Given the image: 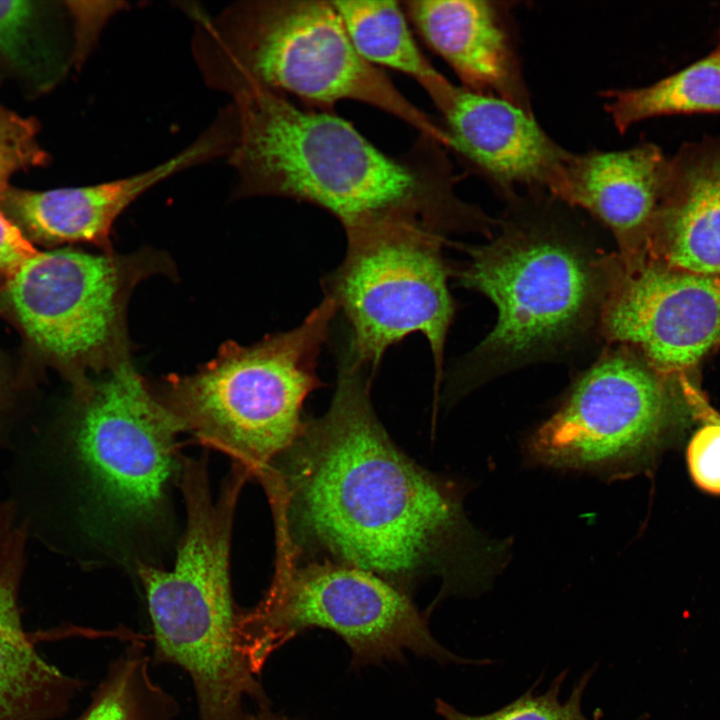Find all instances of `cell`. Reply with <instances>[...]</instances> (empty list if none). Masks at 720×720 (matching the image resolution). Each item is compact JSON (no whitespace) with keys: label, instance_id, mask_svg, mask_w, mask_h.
<instances>
[{"label":"cell","instance_id":"6da1fadb","mask_svg":"<svg viewBox=\"0 0 720 720\" xmlns=\"http://www.w3.org/2000/svg\"><path fill=\"white\" fill-rule=\"evenodd\" d=\"M372 375L345 352L326 413L257 474L278 553L296 550L371 572L404 593L437 576L440 596H476L505 569L512 544L467 518L463 489L391 440L370 399Z\"/></svg>","mask_w":720,"mask_h":720},{"label":"cell","instance_id":"7a4b0ae2","mask_svg":"<svg viewBox=\"0 0 720 720\" xmlns=\"http://www.w3.org/2000/svg\"><path fill=\"white\" fill-rule=\"evenodd\" d=\"M183 432L128 359L72 384L51 422L12 448L10 499L30 538L81 568H165L183 532Z\"/></svg>","mask_w":720,"mask_h":720},{"label":"cell","instance_id":"3957f363","mask_svg":"<svg viewBox=\"0 0 720 720\" xmlns=\"http://www.w3.org/2000/svg\"><path fill=\"white\" fill-rule=\"evenodd\" d=\"M237 134L229 160L237 197L278 196L325 209L349 229L393 214L449 230L467 202L439 143L421 136L411 159L390 157L330 111L253 90L233 99Z\"/></svg>","mask_w":720,"mask_h":720},{"label":"cell","instance_id":"277c9868","mask_svg":"<svg viewBox=\"0 0 720 720\" xmlns=\"http://www.w3.org/2000/svg\"><path fill=\"white\" fill-rule=\"evenodd\" d=\"M495 237L469 254L459 283L486 296L497 320L453 368L447 400L501 373L568 350L594 326L617 265L572 208L543 190L505 201Z\"/></svg>","mask_w":720,"mask_h":720},{"label":"cell","instance_id":"5b68a950","mask_svg":"<svg viewBox=\"0 0 720 720\" xmlns=\"http://www.w3.org/2000/svg\"><path fill=\"white\" fill-rule=\"evenodd\" d=\"M192 51L206 83L233 98L266 90L328 111L371 105L449 148L446 130L354 48L333 1H240L215 16L196 10Z\"/></svg>","mask_w":720,"mask_h":720},{"label":"cell","instance_id":"8992f818","mask_svg":"<svg viewBox=\"0 0 720 720\" xmlns=\"http://www.w3.org/2000/svg\"><path fill=\"white\" fill-rule=\"evenodd\" d=\"M243 483L232 476L214 499L209 474L187 472L181 483L185 524L171 569L141 566L152 623L154 659L180 667L193 684L199 720H244V703L268 706L239 646L229 560Z\"/></svg>","mask_w":720,"mask_h":720},{"label":"cell","instance_id":"52a82bcc","mask_svg":"<svg viewBox=\"0 0 720 720\" xmlns=\"http://www.w3.org/2000/svg\"><path fill=\"white\" fill-rule=\"evenodd\" d=\"M337 312L325 296L297 327L248 346L226 342L196 372L168 376L155 392L185 432L256 476L303 430V405L322 386L318 358Z\"/></svg>","mask_w":720,"mask_h":720},{"label":"cell","instance_id":"ba28073f","mask_svg":"<svg viewBox=\"0 0 720 720\" xmlns=\"http://www.w3.org/2000/svg\"><path fill=\"white\" fill-rule=\"evenodd\" d=\"M169 265L153 251H38L0 284V316L19 331L33 360L75 384L128 358L129 296Z\"/></svg>","mask_w":720,"mask_h":720},{"label":"cell","instance_id":"9c48e42d","mask_svg":"<svg viewBox=\"0 0 720 720\" xmlns=\"http://www.w3.org/2000/svg\"><path fill=\"white\" fill-rule=\"evenodd\" d=\"M345 232V257L323 287L348 322V355L373 375L389 347L418 332L430 345L437 391L455 311L442 253L447 237L409 214Z\"/></svg>","mask_w":720,"mask_h":720},{"label":"cell","instance_id":"30bf717a","mask_svg":"<svg viewBox=\"0 0 720 720\" xmlns=\"http://www.w3.org/2000/svg\"><path fill=\"white\" fill-rule=\"evenodd\" d=\"M311 628L337 634L355 667L400 661L406 651L442 664L492 663L443 647L408 594L371 572L328 561L297 567L278 561L264 598L254 608L239 609L240 650L257 675L275 650Z\"/></svg>","mask_w":720,"mask_h":720},{"label":"cell","instance_id":"8fae6325","mask_svg":"<svg viewBox=\"0 0 720 720\" xmlns=\"http://www.w3.org/2000/svg\"><path fill=\"white\" fill-rule=\"evenodd\" d=\"M611 346L526 437L529 465L609 481L653 464L669 425L663 378L630 348Z\"/></svg>","mask_w":720,"mask_h":720},{"label":"cell","instance_id":"7c38bea8","mask_svg":"<svg viewBox=\"0 0 720 720\" xmlns=\"http://www.w3.org/2000/svg\"><path fill=\"white\" fill-rule=\"evenodd\" d=\"M599 331L609 345L633 350L661 378L685 374L720 344V277L649 260L625 270L618 259Z\"/></svg>","mask_w":720,"mask_h":720},{"label":"cell","instance_id":"4fadbf2b","mask_svg":"<svg viewBox=\"0 0 720 720\" xmlns=\"http://www.w3.org/2000/svg\"><path fill=\"white\" fill-rule=\"evenodd\" d=\"M437 109L450 149L504 201L524 190L551 193L559 183L572 152L545 132L534 113L455 84Z\"/></svg>","mask_w":720,"mask_h":720},{"label":"cell","instance_id":"5bb4252c","mask_svg":"<svg viewBox=\"0 0 720 720\" xmlns=\"http://www.w3.org/2000/svg\"><path fill=\"white\" fill-rule=\"evenodd\" d=\"M224 134L208 128L167 161L132 176L48 191L8 188L0 209L30 241L45 246L87 243L112 252L111 232L120 214L159 182L226 153Z\"/></svg>","mask_w":720,"mask_h":720},{"label":"cell","instance_id":"9a60e30c","mask_svg":"<svg viewBox=\"0 0 720 720\" xmlns=\"http://www.w3.org/2000/svg\"><path fill=\"white\" fill-rule=\"evenodd\" d=\"M668 169L669 159L653 143L572 152L551 195L605 225L616 242L620 264L634 270L646 261Z\"/></svg>","mask_w":720,"mask_h":720},{"label":"cell","instance_id":"2e32d148","mask_svg":"<svg viewBox=\"0 0 720 720\" xmlns=\"http://www.w3.org/2000/svg\"><path fill=\"white\" fill-rule=\"evenodd\" d=\"M511 6L512 2L487 0L404 2L409 21L451 67L461 86L533 113Z\"/></svg>","mask_w":720,"mask_h":720},{"label":"cell","instance_id":"e0dca14e","mask_svg":"<svg viewBox=\"0 0 720 720\" xmlns=\"http://www.w3.org/2000/svg\"><path fill=\"white\" fill-rule=\"evenodd\" d=\"M30 539L12 500H0V720L57 718L80 687L38 654L23 629L18 603Z\"/></svg>","mask_w":720,"mask_h":720},{"label":"cell","instance_id":"ac0fdd59","mask_svg":"<svg viewBox=\"0 0 720 720\" xmlns=\"http://www.w3.org/2000/svg\"><path fill=\"white\" fill-rule=\"evenodd\" d=\"M647 260L720 277V136L685 144L669 159Z\"/></svg>","mask_w":720,"mask_h":720},{"label":"cell","instance_id":"d6986e66","mask_svg":"<svg viewBox=\"0 0 720 720\" xmlns=\"http://www.w3.org/2000/svg\"><path fill=\"white\" fill-rule=\"evenodd\" d=\"M359 55L414 79L434 105L453 84L424 56L416 43L404 8L397 1H333Z\"/></svg>","mask_w":720,"mask_h":720},{"label":"cell","instance_id":"ffe728a7","mask_svg":"<svg viewBox=\"0 0 720 720\" xmlns=\"http://www.w3.org/2000/svg\"><path fill=\"white\" fill-rule=\"evenodd\" d=\"M601 97L606 113L620 133L660 116L720 114V46L650 85L608 89Z\"/></svg>","mask_w":720,"mask_h":720},{"label":"cell","instance_id":"44dd1931","mask_svg":"<svg viewBox=\"0 0 720 720\" xmlns=\"http://www.w3.org/2000/svg\"><path fill=\"white\" fill-rule=\"evenodd\" d=\"M149 662L143 640L130 642L110 664L79 720H172L178 704L152 680Z\"/></svg>","mask_w":720,"mask_h":720},{"label":"cell","instance_id":"7402d4cb","mask_svg":"<svg viewBox=\"0 0 720 720\" xmlns=\"http://www.w3.org/2000/svg\"><path fill=\"white\" fill-rule=\"evenodd\" d=\"M43 4L0 1V63L39 90L52 87L66 70Z\"/></svg>","mask_w":720,"mask_h":720},{"label":"cell","instance_id":"603a6c76","mask_svg":"<svg viewBox=\"0 0 720 720\" xmlns=\"http://www.w3.org/2000/svg\"><path fill=\"white\" fill-rule=\"evenodd\" d=\"M597 667L598 664H595L580 676L564 701L560 700V693L568 669L559 672L545 692L536 693L542 681L541 675L522 695L487 714L463 713L440 698L435 703L436 712L443 720H600V716L589 719L582 710L584 693Z\"/></svg>","mask_w":720,"mask_h":720},{"label":"cell","instance_id":"cb8c5ba5","mask_svg":"<svg viewBox=\"0 0 720 720\" xmlns=\"http://www.w3.org/2000/svg\"><path fill=\"white\" fill-rule=\"evenodd\" d=\"M681 385L696 415L706 420V424L696 431L688 445L690 474L700 488L720 494V415L707 404L685 375H681Z\"/></svg>","mask_w":720,"mask_h":720},{"label":"cell","instance_id":"d4e9b609","mask_svg":"<svg viewBox=\"0 0 720 720\" xmlns=\"http://www.w3.org/2000/svg\"><path fill=\"white\" fill-rule=\"evenodd\" d=\"M37 132L34 120L24 118L0 104V200L16 172L40 166L47 161V154L39 145Z\"/></svg>","mask_w":720,"mask_h":720},{"label":"cell","instance_id":"484cf974","mask_svg":"<svg viewBox=\"0 0 720 720\" xmlns=\"http://www.w3.org/2000/svg\"><path fill=\"white\" fill-rule=\"evenodd\" d=\"M38 251L0 209V284Z\"/></svg>","mask_w":720,"mask_h":720},{"label":"cell","instance_id":"4316f807","mask_svg":"<svg viewBox=\"0 0 720 720\" xmlns=\"http://www.w3.org/2000/svg\"><path fill=\"white\" fill-rule=\"evenodd\" d=\"M25 412L19 388L0 362V450L13 448Z\"/></svg>","mask_w":720,"mask_h":720},{"label":"cell","instance_id":"83f0119b","mask_svg":"<svg viewBox=\"0 0 720 720\" xmlns=\"http://www.w3.org/2000/svg\"><path fill=\"white\" fill-rule=\"evenodd\" d=\"M244 720H289L286 717L272 712L268 706L258 707V710L252 713H247Z\"/></svg>","mask_w":720,"mask_h":720},{"label":"cell","instance_id":"f1b7e54d","mask_svg":"<svg viewBox=\"0 0 720 720\" xmlns=\"http://www.w3.org/2000/svg\"><path fill=\"white\" fill-rule=\"evenodd\" d=\"M718 46H720V35H719V45Z\"/></svg>","mask_w":720,"mask_h":720}]
</instances>
